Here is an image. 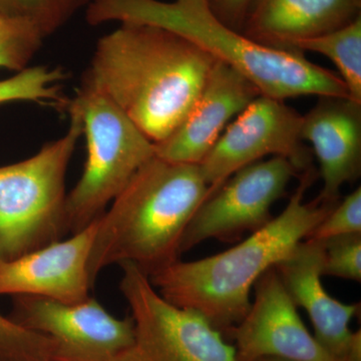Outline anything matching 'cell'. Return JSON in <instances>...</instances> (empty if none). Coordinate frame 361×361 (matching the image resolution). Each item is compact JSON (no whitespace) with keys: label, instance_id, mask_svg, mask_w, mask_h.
<instances>
[{"label":"cell","instance_id":"8992f818","mask_svg":"<svg viewBox=\"0 0 361 361\" xmlns=\"http://www.w3.org/2000/svg\"><path fill=\"white\" fill-rule=\"evenodd\" d=\"M73 101L87 142L84 172L66 195L68 233L99 219L135 173L155 157V144L102 92L82 85Z\"/></svg>","mask_w":361,"mask_h":361},{"label":"cell","instance_id":"d6986e66","mask_svg":"<svg viewBox=\"0 0 361 361\" xmlns=\"http://www.w3.org/2000/svg\"><path fill=\"white\" fill-rule=\"evenodd\" d=\"M94 0H0V13L32 23L45 39Z\"/></svg>","mask_w":361,"mask_h":361},{"label":"cell","instance_id":"cb8c5ba5","mask_svg":"<svg viewBox=\"0 0 361 361\" xmlns=\"http://www.w3.org/2000/svg\"><path fill=\"white\" fill-rule=\"evenodd\" d=\"M215 13L234 30L245 23L253 0H210Z\"/></svg>","mask_w":361,"mask_h":361},{"label":"cell","instance_id":"30bf717a","mask_svg":"<svg viewBox=\"0 0 361 361\" xmlns=\"http://www.w3.org/2000/svg\"><path fill=\"white\" fill-rule=\"evenodd\" d=\"M302 116L282 99L260 94L252 101L199 165L209 196L237 171L266 156L287 159L301 173L310 170V155L301 137Z\"/></svg>","mask_w":361,"mask_h":361},{"label":"cell","instance_id":"5bb4252c","mask_svg":"<svg viewBox=\"0 0 361 361\" xmlns=\"http://www.w3.org/2000/svg\"><path fill=\"white\" fill-rule=\"evenodd\" d=\"M260 94L238 71L216 61L186 118L167 139L155 144L156 157L200 165L233 118Z\"/></svg>","mask_w":361,"mask_h":361},{"label":"cell","instance_id":"d4e9b609","mask_svg":"<svg viewBox=\"0 0 361 361\" xmlns=\"http://www.w3.org/2000/svg\"><path fill=\"white\" fill-rule=\"evenodd\" d=\"M258 361H288V360H279V358H264V360H260Z\"/></svg>","mask_w":361,"mask_h":361},{"label":"cell","instance_id":"9c48e42d","mask_svg":"<svg viewBox=\"0 0 361 361\" xmlns=\"http://www.w3.org/2000/svg\"><path fill=\"white\" fill-rule=\"evenodd\" d=\"M302 173L287 159L273 157L242 168L197 209L180 241V253L209 239L238 241L273 219L271 208L292 178Z\"/></svg>","mask_w":361,"mask_h":361},{"label":"cell","instance_id":"3957f363","mask_svg":"<svg viewBox=\"0 0 361 361\" xmlns=\"http://www.w3.org/2000/svg\"><path fill=\"white\" fill-rule=\"evenodd\" d=\"M90 25L158 26L177 33L216 61L238 71L261 94L282 99L302 96L349 97L341 78L302 52L275 49L225 23L210 0H94L85 11Z\"/></svg>","mask_w":361,"mask_h":361},{"label":"cell","instance_id":"6da1fadb","mask_svg":"<svg viewBox=\"0 0 361 361\" xmlns=\"http://www.w3.org/2000/svg\"><path fill=\"white\" fill-rule=\"evenodd\" d=\"M215 61L165 28L121 25L97 42L82 85L110 99L157 144L193 108Z\"/></svg>","mask_w":361,"mask_h":361},{"label":"cell","instance_id":"4fadbf2b","mask_svg":"<svg viewBox=\"0 0 361 361\" xmlns=\"http://www.w3.org/2000/svg\"><path fill=\"white\" fill-rule=\"evenodd\" d=\"M324 250L322 242L304 240L274 266L296 306L307 312L316 341L339 361H361V332L350 322L360 304L336 300L322 282Z\"/></svg>","mask_w":361,"mask_h":361},{"label":"cell","instance_id":"ba28073f","mask_svg":"<svg viewBox=\"0 0 361 361\" xmlns=\"http://www.w3.org/2000/svg\"><path fill=\"white\" fill-rule=\"evenodd\" d=\"M13 297L9 318L51 338L56 343V361L129 360L135 344L132 317H114L90 296L77 304L42 297Z\"/></svg>","mask_w":361,"mask_h":361},{"label":"cell","instance_id":"44dd1931","mask_svg":"<svg viewBox=\"0 0 361 361\" xmlns=\"http://www.w3.org/2000/svg\"><path fill=\"white\" fill-rule=\"evenodd\" d=\"M0 361H56V343L0 314Z\"/></svg>","mask_w":361,"mask_h":361},{"label":"cell","instance_id":"7402d4cb","mask_svg":"<svg viewBox=\"0 0 361 361\" xmlns=\"http://www.w3.org/2000/svg\"><path fill=\"white\" fill-rule=\"evenodd\" d=\"M322 242V276L361 281V234L345 235Z\"/></svg>","mask_w":361,"mask_h":361},{"label":"cell","instance_id":"2e32d148","mask_svg":"<svg viewBox=\"0 0 361 361\" xmlns=\"http://www.w3.org/2000/svg\"><path fill=\"white\" fill-rule=\"evenodd\" d=\"M361 0H255L246 35L260 44L288 49L298 40L332 32L360 16Z\"/></svg>","mask_w":361,"mask_h":361},{"label":"cell","instance_id":"277c9868","mask_svg":"<svg viewBox=\"0 0 361 361\" xmlns=\"http://www.w3.org/2000/svg\"><path fill=\"white\" fill-rule=\"evenodd\" d=\"M208 196L200 166L156 156L147 161L97 220L87 266L92 286L113 264L130 263L149 277L179 260L183 235Z\"/></svg>","mask_w":361,"mask_h":361},{"label":"cell","instance_id":"9a60e30c","mask_svg":"<svg viewBox=\"0 0 361 361\" xmlns=\"http://www.w3.org/2000/svg\"><path fill=\"white\" fill-rule=\"evenodd\" d=\"M301 137L319 161L323 187L318 200L336 204L341 188L361 173V103L349 97H320L302 116Z\"/></svg>","mask_w":361,"mask_h":361},{"label":"cell","instance_id":"ac0fdd59","mask_svg":"<svg viewBox=\"0 0 361 361\" xmlns=\"http://www.w3.org/2000/svg\"><path fill=\"white\" fill-rule=\"evenodd\" d=\"M66 75L61 68L28 66L13 77L0 80V104L32 102L66 110L70 99L61 92Z\"/></svg>","mask_w":361,"mask_h":361},{"label":"cell","instance_id":"52a82bcc","mask_svg":"<svg viewBox=\"0 0 361 361\" xmlns=\"http://www.w3.org/2000/svg\"><path fill=\"white\" fill-rule=\"evenodd\" d=\"M120 266L135 330L128 361H237L234 346L203 316L169 302L135 265Z\"/></svg>","mask_w":361,"mask_h":361},{"label":"cell","instance_id":"e0dca14e","mask_svg":"<svg viewBox=\"0 0 361 361\" xmlns=\"http://www.w3.org/2000/svg\"><path fill=\"white\" fill-rule=\"evenodd\" d=\"M289 49L326 56L341 73L349 99L361 103V16L332 32L298 40Z\"/></svg>","mask_w":361,"mask_h":361},{"label":"cell","instance_id":"7c38bea8","mask_svg":"<svg viewBox=\"0 0 361 361\" xmlns=\"http://www.w3.org/2000/svg\"><path fill=\"white\" fill-rule=\"evenodd\" d=\"M97 226L96 220L70 239L0 262V295L42 297L65 304L87 300L94 287L87 266Z\"/></svg>","mask_w":361,"mask_h":361},{"label":"cell","instance_id":"ffe728a7","mask_svg":"<svg viewBox=\"0 0 361 361\" xmlns=\"http://www.w3.org/2000/svg\"><path fill=\"white\" fill-rule=\"evenodd\" d=\"M45 37L30 21L0 13V68L25 70Z\"/></svg>","mask_w":361,"mask_h":361},{"label":"cell","instance_id":"7a4b0ae2","mask_svg":"<svg viewBox=\"0 0 361 361\" xmlns=\"http://www.w3.org/2000/svg\"><path fill=\"white\" fill-rule=\"evenodd\" d=\"M298 187L282 213L222 253L199 260H177L149 275L156 290L178 307L196 311L227 334L250 310V292L259 277L286 258L337 204L304 202L315 179L312 168L299 176Z\"/></svg>","mask_w":361,"mask_h":361},{"label":"cell","instance_id":"5b68a950","mask_svg":"<svg viewBox=\"0 0 361 361\" xmlns=\"http://www.w3.org/2000/svg\"><path fill=\"white\" fill-rule=\"evenodd\" d=\"M66 111L70 127L35 155L0 167V262L13 260L63 240L66 177L82 135L80 110L73 99Z\"/></svg>","mask_w":361,"mask_h":361},{"label":"cell","instance_id":"603a6c76","mask_svg":"<svg viewBox=\"0 0 361 361\" xmlns=\"http://www.w3.org/2000/svg\"><path fill=\"white\" fill-rule=\"evenodd\" d=\"M361 234V188L358 187L334 207L324 220L310 233L305 240H324Z\"/></svg>","mask_w":361,"mask_h":361},{"label":"cell","instance_id":"8fae6325","mask_svg":"<svg viewBox=\"0 0 361 361\" xmlns=\"http://www.w3.org/2000/svg\"><path fill=\"white\" fill-rule=\"evenodd\" d=\"M253 289L248 313L227 332L237 361H339L308 331L275 267L265 271Z\"/></svg>","mask_w":361,"mask_h":361}]
</instances>
